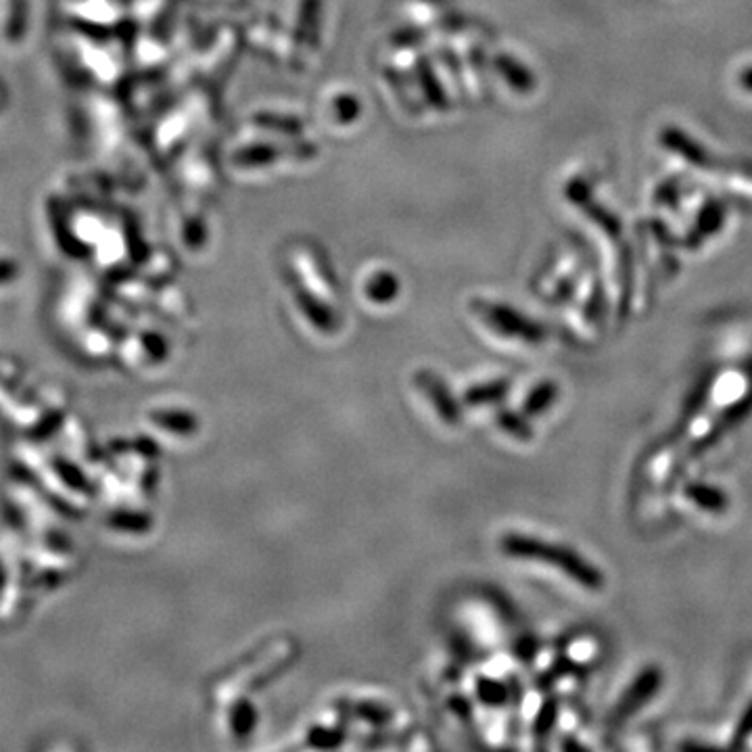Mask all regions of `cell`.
Returning <instances> with one entry per match:
<instances>
[{"mask_svg": "<svg viewBox=\"0 0 752 752\" xmlns=\"http://www.w3.org/2000/svg\"><path fill=\"white\" fill-rule=\"evenodd\" d=\"M500 548L504 550V554L512 558L551 564V567H556L560 573L570 577L575 583H579L581 587L592 589V592H598V589L604 587V575L600 573L598 567H594L587 558L577 554L573 548H567V545L510 533V535L501 539Z\"/></svg>", "mask_w": 752, "mask_h": 752, "instance_id": "1", "label": "cell"}, {"mask_svg": "<svg viewBox=\"0 0 752 752\" xmlns=\"http://www.w3.org/2000/svg\"><path fill=\"white\" fill-rule=\"evenodd\" d=\"M661 686H662L661 669L645 667L642 673H639L636 679L629 683V688L625 689L623 696H620L617 706H614L611 714H608V723L614 727L625 725L633 714L639 713L645 705H648L650 698H654Z\"/></svg>", "mask_w": 752, "mask_h": 752, "instance_id": "2", "label": "cell"}, {"mask_svg": "<svg viewBox=\"0 0 752 752\" xmlns=\"http://www.w3.org/2000/svg\"><path fill=\"white\" fill-rule=\"evenodd\" d=\"M416 382L426 393V397L431 399V404L435 406L439 416H441L445 423L448 424L460 423V416H462L460 406H457L454 395L449 393V389L445 387V382L439 379V376L429 372V370H420V372L416 374Z\"/></svg>", "mask_w": 752, "mask_h": 752, "instance_id": "3", "label": "cell"}, {"mask_svg": "<svg viewBox=\"0 0 752 752\" xmlns=\"http://www.w3.org/2000/svg\"><path fill=\"white\" fill-rule=\"evenodd\" d=\"M487 318H489V322L495 326V329L506 332L508 337H518V338H523V341H529V343L543 341V330L539 329L537 324L526 322L523 316H517V313L501 310V307H493V310H489Z\"/></svg>", "mask_w": 752, "mask_h": 752, "instance_id": "4", "label": "cell"}, {"mask_svg": "<svg viewBox=\"0 0 752 752\" xmlns=\"http://www.w3.org/2000/svg\"><path fill=\"white\" fill-rule=\"evenodd\" d=\"M688 498L692 500V504H696L702 510H708V512H723L727 508V495L721 491L717 487H711V485H705V483H694L692 487H688Z\"/></svg>", "mask_w": 752, "mask_h": 752, "instance_id": "5", "label": "cell"}, {"mask_svg": "<svg viewBox=\"0 0 752 752\" xmlns=\"http://www.w3.org/2000/svg\"><path fill=\"white\" fill-rule=\"evenodd\" d=\"M510 382L508 380H493L487 385H476L464 393V401L468 406H483V404H495L501 397H506Z\"/></svg>", "mask_w": 752, "mask_h": 752, "instance_id": "6", "label": "cell"}, {"mask_svg": "<svg viewBox=\"0 0 752 752\" xmlns=\"http://www.w3.org/2000/svg\"><path fill=\"white\" fill-rule=\"evenodd\" d=\"M155 423L166 426L169 431L182 432V435H188V432L197 431V420H194L192 414L188 412H157L153 414Z\"/></svg>", "mask_w": 752, "mask_h": 752, "instance_id": "7", "label": "cell"}, {"mask_svg": "<svg viewBox=\"0 0 752 752\" xmlns=\"http://www.w3.org/2000/svg\"><path fill=\"white\" fill-rule=\"evenodd\" d=\"M558 389L554 382H542V385L533 389V391L526 395L525 399V414H539L543 412L545 407L554 404Z\"/></svg>", "mask_w": 752, "mask_h": 752, "instance_id": "8", "label": "cell"}, {"mask_svg": "<svg viewBox=\"0 0 752 752\" xmlns=\"http://www.w3.org/2000/svg\"><path fill=\"white\" fill-rule=\"evenodd\" d=\"M495 420H498V424L508 432V435L523 439V441H529V439L533 437V429L526 424V420L523 416H518V414L504 410V412H498Z\"/></svg>", "mask_w": 752, "mask_h": 752, "instance_id": "9", "label": "cell"}, {"mask_svg": "<svg viewBox=\"0 0 752 752\" xmlns=\"http://www.w3.org/2000/svg\"><path fill=\"white\" fill-rule=\"evenodd\" d=\"M255 727V708L247 705V702H241L232 708V730H235L238 736H244Z\"/></svg>", "mask_w": 752, "mask_h": 752, "instance_id": "10", "label": "cell"}, {"mask_svg": "<svg viewBox=\"0 0 752 752\" xmlns=\"http://www.w3.org/2000/svg\"><path fill=\"white\" fill-rule=\"evenodd\" d=\"M476 692H479V698L483 702H487V705H501V702L506 700V688L501 686L500 681L479 679Z\"/></svg>", "mask_w": 752, "mask_h": 752, "instance_id": "11", "label": "cell"}, {"mask_svg": "<svg viewBox=\"0 0 752 752\" xmlns=\"http://www.w3.org/2000/svg\"><path fill=\"white\" fill-rule=\"evenodd\" d=\"M310 744L316 746V748H332V746L341 744V731L324 730V727H316V730L310 731Z\"/></svg>", "mask_w": 752, "mask_h": 752, "instance_id": "12", "label": "cell"}, {"mask_svg": "<svg viewBox=\"0 0 752 752\" xmlns=\"http://www.w3.org/2000/svg\"><path fill=\"white\" fill-rule=\"evenodd\" d=\"M357 713H360V717L363 721H372V723H387L389 717H391V713H389L387 708L376 706V705L357 706Z\"/></svg>", "mask_w": 752, "mask_h": 752, "instance_id": "13", "label": "cell"}, {"mask_svg": "<svg viewBox=\"0 0 752 752\" xmlns=\"http://www.w3.org/2000/svg\"><path fill=\"white\" fill-rule=\"evenodd\" d=\"M539 719H542V721H537V731L539 733H545L550 730V725H554V719H556L554 700L548 702V705L542 708V713H539Z\"/></svg>", "mask_w": 752, "mask_h": 752, "instance_id": "14", "label": "cell"}, {"mask_svg": "<svg viewBox=\"0 0 752 752\" xmlns=\"http://www.w3.org/2000/svg\"><path fill=\"white\" fill-rule=\"evenodd\" d=\"M739 81H742V86L746 88V90L752 92V67H748L742 75H739Z\"/></svg>", "mask_w": 752, "mask_h": 752, "instance_id": "15", "label": "cell"}]
</instances>
